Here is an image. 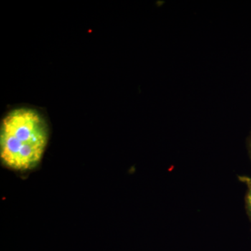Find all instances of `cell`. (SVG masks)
I'll return each instance as SVG.
<instances>
[{
    "instance_id": "2",
    "label": "cell",
    "mask_w": 251,
    "mask_h": 251,
    "mask_svg": "<svg viewBox=\"0 0 251 251\" xmlns=\"http://www.w3.org/2000/svg\"><path fill=\"white\" fill-rule=\"evenodd\" d=\"M247 204L248 211H249V214L251 216V179L249 181V189L247 194Z\"/></svg>"
},
{
    "instance_id": "1",
    "label": "cell",
    "mask_w": 251,
    "mask_h": 251,
    "mask_svg": "<svg viewBox=\"0 0 251 251\" xmlns=\"http://www.w3.org/2000/svg\"><path fill=\"white\" fill-rule=\"evenodd\" d=\"M49 141V127L41 114L31 108L10 111L0 128V158L16 171L34 169L40 163Z\"/></svg>"
}]
</instances>
